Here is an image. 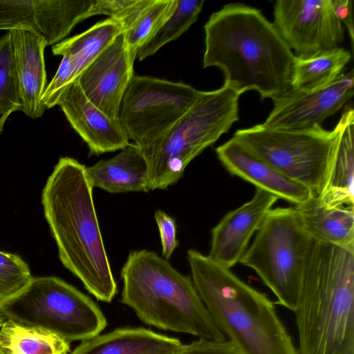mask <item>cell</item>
Here are the masks:
<instances>
[{
  "instance_id": "cell-1",
  "label": "cell",
  "mask_w": 354,
  "mask_h": 354,
  "mask_svg": "<svg viewBox=\"0 0 354 354\" xmlns=\"http://www.w3.org/2000/svg\"><path fill=\"white\" fill-rule=\"evenodd\" d=\"M204 30L203 67L221 69L224 85L240 95L254 90L261 100L290 89L295 56L260 10L227 3L211 15Z\"/></svg>"
},
{
  "instance_id": "cell-2",
  "label": "cell",
  "mask_w": 354,
  "mask_h": 354,
  "mask_svg": "<svg viewBox=\"0 0 354 354\" xmlns=\"http://www.w3.org/2000/svg\"><path fill=\"white\" fill-rule=\"evenodd\" d=\"M86 166L62 157L42 191L44 215L59 260L97 300L118 292L105 249Z\"/></svg>"
},
{
  "instance_id": "cell-3",
  "label": "cell",
  "mask_w": 354,
  "mask_h": 354,
  "mask_svg": "<svg viewBox=\"0 0 354 354\" xmlns=\"http://www.w3.org/2000/svg\"><path fill=\"white\" fill-rule=\"evenodd\" d=\"M294 313L298 354H354V245L313 241Z\"/></svg>"
},
{
  "instance_id": "cell-4",
  "label": "cell",
  "mask_w": 354,
  "mask_h": 354,
  "mask_svg": "<svg viewBox=\"0 0 354 354\" xmlns=\"http://www.w3.org/2000/svg\"><path fill=\"white\" fill-rule=\"evenodd\" d=\"M192 279L214 323L241 354H298L274 303L196 250L187 254Z\"/></svg>"
},
{
  "instance_id": "cell-5",
  "label": "cell",
  "mask_w": 354,
  "mask_h": 354,
  "mask_svg": "<svg viewBox=\"0 0 354 354\" xmlns=\"http://www.w3.org/2000/svg\"><path fill=\"white\" fill-rule=\"evenodd\" d=\"M121 302L145 324L216 341L225 335L214 323L192 278L147 250L131 251L124 263Z\"/></svg>"
},
{
  "instance_id": "cell-6",
  "label": "cell",
  "mask_w": 354,
  "mask_h": 354,
  "mask_svg": "<svg viewBox=\"0 0 354 354\" xmlns=\"http://www.w3.org/2000/svg\"><path fill=\"white\" fill-rule=\"evenodd\" d=\"M240 94L224 85L201 91L192 107L166 132L140 148L150 190L176 184L189 163L239 120Z\"/></svg>"
},
{
  "instance_id": "cell-7",
  "label": "cell",
  "mask_w": 354,
  "mask_h": 354,
  "mask_svg": "<svg viewBox=\"0 0 354 354\" xmlns=\"http://www.w3.org/2000/svg\"><path fill=\"white\" fill-rule=\"evenodd\" d=\"M353 112L352 108L345 109L330 131L321 125L279 130L259 124L239 129L233 137L280 174L319 196L326 187L345 125Z\"/></svg>"
},
{
  "instance_id": "cell-8",
  "label": "cell",
  "mask_w": 354,
  "mask_h": 354,
  "mask_svg": "<svg viewBox=\"0 0 354 354\" xmlns=\"http://www.w3.org/2000/svg\"><path fill=\"white\" fill-rule=\"evenodd\" d=\"M8 319L39 328L68 342L99 335L107 321L97 304L56 277H32L18 293L0 304Z\"/></svg>"
},
{
  "instance_id": "cell-9",
  "label": "cell",
  "mask_w": 354,
  "mask_h": 354,
  "mask_svg": "<svg viewBox=\"0 0 354 354\" xmlns=\"http://www.w3.org/2000/svg\"><path fill=\"white\" fill-rule=\"evenodd\" d=\"M313 241L294 207L272 208L239 263L257 272L276 296V304L295 312Z\"/></svg>"
},
{
  "instance_id": "cell-10",
  "label": "cell",
  "mask_w": 354,
  "mask_h": 354,
  "mask_svg": "<svg viewBox=\"0 0 354 354\" xmlns=\"http://www.w3.org/2000/svg\"><path fill=\"white\" fill-rule=\"evenodd\" d=\"M200 93L183 82L133 75L124 93L118 120L129 139L142 148L169 129Z\"/></svg>"
},
{
  "instance_id": "cell-11",
  "label": "cell",
  "mask_w": 354,
  "mask_h": 354,
  "mask_svg": "<svg viewBox=\"0 0 354 354\" xmlns=\"http://www.w3.org/2000/svg\"><path fill=\"white\" fill-rule=\"evenodd\" d=\"M273 24L299 58L335 49L344 39L333 0H277Z\"/></svg>"
},
{
  "instance_id": "cell-12",
  "label": "cell",
  "mask_w": 354,
  "mask_h": 354,
  "mask_svg": "<svg viewBox=\"0 0 354 354\" xmlns=\"http://www.w3.org/2000/svg\"><path fill=\"white\" fill-rule=\"evenodd\" d=\"M354 73H343L333 82L312 88H290L272 100L273 108L262 124L268 129L313 128L335 114L353 97Z\"/></svg>"
},
{
  "instance_id": "cell-13",
  "label": "cell",
  "mask_w": 354,
  "mask_h": 354,
  "mask_svg": "<svg viewBox=\"0 0 354 354\" xmlns=\"http://www.w3.org/2000/svg\"><path fill=\"white\" fill-rule=\"evenodd\" d=\"M93 0H0V30L28 28L55 45L89 17Z\"/></svg>"
},
{
  "instance_id": "cell-14",
  "label": "cell",
  "mask_w": 354,
  "mask_h": 354,
  "mask_svg": "<svg viewBox=\"0 0 354 354\" xmlns=\"http://www.w3.org/2000/svg\"><path fill=\"white\" fill-rule=\"evenodd\" d=\"M135 59L122 32L76 80L88 100L113 119L119 118L124 93L134 75Z\"/></svg>"
},
{
  "instance_id": "cell-15",
  "label": "cell",
  "mask_w": 354,
  "mask_h": 354,
  "mask_svg": "<svg viewBox=\"0 0 354 354\" xmlns=\"http://www.w3.org/2000/svg\"><path fill=\"white\" fill-rule=\"evenodd\" d=\"M278 199L272 194L256 188L251 200L229 212L212 228L207 256L228 268L239 263L252 236Z\"/></svg>"
},
{
  "instance_id": "cell-16",
  "label": "cell",
  "mask_w": 354,
  "mask_h": 354,
  "mask_svg": "<svg viewBox=\"0 0 354 354\" xmlns=\"http://www.w3.org/2000/svg\"><path fill=\"white\" fill-rule=\"evenodd\" d=\"M57 105L73 129L86 143L91 154L115 151L129 143L119 120L109 117L92 104L77 81L66 87Z\"/></svg>"
},
{
  "instance_id": "cell-17",
  "label": "cell",
  "mask_w": 354,
  "mask_h": 354,
  "mask_svg": "<svg viewBox=\"0 0 354 354\" xmlns=\"http://www.w3.org/2000/svg\"><path fill=\"white\" fill-rule=\"evenodd\" d=\"M218 160L232 175L236 176L278 198L292 204L306 202L314 194L306 187L286 178L256 156L236 138L216 149Z\"/></svg>"
},
{
  "instance_id": "cell-18",
  "label": "cell",
  "mask_w": 354,
  "mask_h": 354,
  "mask_svg": "<svg viewBox=\"0 0 354 354\" xmlns=\"http://www.w3.org/2000/svg\"><path fill=\"white\" fill-rule=\"evenodd\" d=\"M18 81L21 111L37 119L46 108L41 97L47 86L44 61L45 39L28 28L9 30Z\"/></svg>"
},
{
  "instance_id": "cell-19",
  "label": "cell",
  "mask_w": 354,
  "mask_h": 354,
  "mask_svg": "<svg viewBox=\"0 0 354 354\" xmlns=\"http://www.w3.org/2000/svg\"><path fill=\"white\" fill-rule=\"evenodd\" d=\"M86 174L93 187L109 193L149 191L146 162L134 143L129 142L109 159L86 167Z\"/></svg>"
},
{
  "instance_id": "cell-20",
  "label": "cell",
  "mask_w": 354,
  "mask_h": 354,
  "mask_svg": "<svg viewBox=\"0 0 354 354\" xmlns=\"http://www.w3.org/2000/svg\"><path fill=\"white\" fill-rule=\"evenodd\" d=\"M180 341L143 328H117L84 340L72 354H171Z\"/></svg>"
},
{
  "instance_id": "cell-21",
  "label": "cell",
  "mask_w": 354,
  "mask_h": 354,
  "mask_svg": "<svg viewBox=\"0 0 354 354\" xmlns=\"http://www.w3.org/2000/svg\"><path fill=\"white\" fill-rule=\"evenodd\" d=\"M294 208L313 240L339 246L354 245V206L329 207L314 194Z\"/></svg>"
},
{
  "instance_id": "cell-22",
  "label": "cell",
  "mask_w": 354,
  "mask_h": 354,
  "mask_svg": "<svg viewBox=\"0 0 354 354\" xmlns=\"http://www.w3.org/2000/svg\"><path fill=\"white\" fill-rule=\"evenodd\" d=\"M123 32L121 24L108 18L100 21L86 31L55 44L52 52L55 55L68 54L71 58L73 73L71 84Z\"/></svg>"
},
{
  "instance_id": "cell-23",
  "label": "cell",
  "mask_w": 354,
  "mask_h": 354,
  "mask_svg": "<svg viewBox=\"0 0 354 354\" xmlns=\"http://www.w3.org/2000/svg\"><path fill=\"white\" fill-rule=\"evenodd\" d=\"M354 112L342 132L326 187L317 196L329 207L354 206Z\"/></svg>"
},
{
  "instance_id": "cell-24",
  "label": "cell",
  "mask_w": 354,
  "mask_h": 354,
  "mask_svg": "<svg viewBox=\"0 0 354 354\" xmlns=\"http://www.w3.org/2000/svg\"><path fill=\"white\" fill-rule=\"evenodd\" d=\"M175 0H135L117 19L126 44L136 58L139 49L151 38L172 12Z\"/></svg>"
},
{
  "instance_id": "cell-25",
  "label": "cell",
  "mask_w": 354,
  "mask_h": 354,
  "mask_svg": "<svg viewBox=\"0 0 354 354\" xmlns=\"http://www.w3.org/2000/svg\"><path fill=\"white\" fill-rule=\"evenodd\" d=\"M0 347L6 354H68L70 342L48 330L6 319L0 328Z\"/></svg>"
},
{
  "instance_id": "cell-26",
  "label": "cell",
  "mask_w": 354,
  "mask_h": 354,
  "mask_svg": "<svg viewBox=\"0 0 354 354\" xmlns=\"http://www.w3.org/2000/svg\"><path fill=\"white\" fill-rule=\"evenodd\" d=\"M352 58L342 47L306 58L295 57L290 88H312L328 84L344 73Z\"/></svg>"
},
{
  "instance_id": "cell-27",
  "label": "cell",
  "mask_w": 354,
  "mask_h": 354,
  "mask_svg": "<svg viewBox=\"0 0 354 354\" xmlns=\"http://www.w3.org/2000/svg\"><path fill=\"white\" fill-rule=\"evenodd\" d=\"M204 3L203 0H175L169 16L139 49L138 59L153 55L163 46L185 33L198 19Z\"/></svg>"
},
{
  "instance_id": "cell-28",
  "label": "cell",
  "mask_w": 354,
  "mask_h": 354,
  "mask_svg": "<svg viewBox=\"0 0 354 354\" xmlns=\"http://www.w3.org/2000/svg\"><path fill=\"white\" fill-rule=\"evenodd\" d=\"M21 111L11 35L0 37V112Z\"/></svg>"
},
{
  "instance_id": "cell-29",
  "label": "cell",
  "mask_w": 354,
  "mask_h": 354,
  "mask_svg": "<svg viewBox=\"0 0 354 354\" xmlns=\"http://www.w3.org/2000/svg\"><path fill=\"white\" fill-rule=\"evenodd\" d=\"M32 278L28 264L18 255L0 251V304L21 290Z\"/></svg>"
},
{
  "instance_id": "cell-30",
  "label": "cell",
  "mask_w": 354,
  "mask_h": 354,
  "mask_svg": "<svg viewBox=\"0 0 354 354\" xmlns=\"http://www.w3.org/2000/svg\"><path fill=\"white\" fill-rule=\"evenodd\" d=\"M72 73L71 58L68 54H64L55 75L46 86L41 97L46 109L57 105L61 95L71 84Z\"/></svg>"
},
{
  "instance_id": "cell-31",
  "label": "cell",
  "mask_w": 354,
  "mask_h": 354,
  "mask_svg": "<svg viewBox=\"0 0 354 354\" xmlns=\"http://www.w3.org/2000/svg\"><path fill=\"white\" fill-rule=\"evenodd\" d=\"M154 218L160 233L162 257L169 261L179 243L176 220L162 209L156 211Z\"/></svg>"
},
{
  "instance_id": "cell-32",
  "label": "cell",
  "mask_w": 354,
  "mask_h": 354,
  "mask_svg": "<svg viewBox=\"0 0 354 354\" xmlns=\"http://www.w3.org/2000/svg\"><path fill=\"white\" fill-rule=\"evenodd\" d=\"M171 354H241V353L230 340L216 341L199 338L189 344H183L178 350Z\"/></svg>"
},
{
  "instance_id": "cell-33",
  "label": "cell",
  "mask_w": 354,
  "mask_h": 354,
  "mask_svg": "<svg viewBox=\"0 0 354 354\" xmlns=\"http://www.w3.org/2000/svg\"><path fill=\"white\" fill-rule=\"evenodd\" d=\"M133 2V0H93L89 17L105 15L115 19Z\"/></svg>"
},
{
  "instance_id": "cell-34",
  "label": "cell",
  "mask_w": 354,
  "mask_h": 354,
  "mask_svg": "<svg viewBox=\"0 0 354 354\" xmlns=\"http://www.w3.org/2000/svg\"><path fill=\"white\" fill-rule=\"evenodd\" d=\"M336 15L342 24L347 28L352 48H353L354 28L353 19L352 0H333Z\"/></svg>"
},
{
  "instance_id": "cell-35",
  "label": "cell",
  "mask_w": 354,
  "mask_h": 354,
  "mask_svg": "<svg viewBox=\"0 0 354 354\" xmlns=\"http://www.w3.org/2000/svg\"><path fill=\"white\" fill-rule=\"evenodd\" d=\"M11 113H1L0 112V133L3 131L4 124Z\"/></svg>"
},
{
  "instance_id": "cell-36",
  "label": "cell",
  "mask_w": 354,
  "mask_h": 354,
  "mask_svg": "<svg viewBox=\"0 0 354 354\" xmlns=\"http://www.w3.org/2000/svg\"><path fill=\"white\" fill-rule=\"evenodd\" d=\"M6 319V317L2 313V312L0 310V328L2 327Z\"/></svg>"
},
{
  "instance_id": "cell-37",
  "label": "cell",
  "mask_w": 354,
  "mask_h": 354,
  "mask_svg": "<svg viewBox=\"0 0 354 354\" xmlns=\"http://www.w3.org/2000/svg\"><path fill=\"white\" fill-rule=\"evenodd\" d=\"M0 354H6L1 347H0Z\"/></svg>"
}]
</instances>
